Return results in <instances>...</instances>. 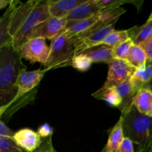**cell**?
I'll return each instance as SVG.
<instances>
[{
	"label": "cell",
	"mask_w": 152,
	"mask_h": 152,
	"mask_svg": "<svg viewBox=\"0 0 152 152\" xmlns=\"http://www.w3.org/2000/svg\"><path fill=\"white\" fill-rule=\"evenodd\" d=\"M130 38L129 30L114 31L107 36L102 44L107 45L111 46V47H114V46L126 41Z\"/></svg>",
	"instance_id": "cell-24"
},
{
	"label": "cell",
	"mask_w": 152,
	"mask_h": 152,
	"mask_svg": "<svg viewBox=\"0 0 152 152\" xmlns=\"http://www.w3.org/2000/svg\"><path fill=\"white\" fill-rule=\"evenodd\" d=\"M108 65V77L99 91L114 88L123 82L130 79L136 71V68L130 65L129 62L121 59H113Z\"/></svg>",
	"instance_id": "cell-5"
},
{
	"label": "cell",
	"mask_w": 152,
	"mask_h": 152,
	"mask_svg": "<svg viewBox=\"0 0 152 152\" xmlns=\"http://www.w3.org/2000/svg\"><path fill=\"white\" fill-rule=\"evenodd\" d=\"M151 118H152V117H151Z\"/></svg>",
	"instance_id": "cell-35"
},
{
	"label": "cell",
	"mask_w": 152,
	"mask_h": 152,
	"mask_svg": "<svg viewBox=\"0 0 152 152\" xmlns=\"http://www.w3.org/2000/svg\"><path fill=\"white\" fill-rule=\"evenodd\" d=\"M114 88H115L117 94L122 99V104L119 107L122 114L129 111L131 108H133V99L136 95L137 91L134 88L131 78L123 82V83L117 86Z\"/></svg>",
	"instance_id": "cell-15"
},
{
	"label": "cell",
	"mask_w": 152,
	"mask_h": 152,
	"mask_svg": "<svg viewBox=\"0 0 152 152\" xmlns=\"http://www.w3.org/2000/svg\"><path fill=\"white\" fill-rule=\"evenodd\" d=\"M94 97L98 99H102L108 102L110 105L119 108L122 104L121 98L119 96L115 88H110L105 91H99L92 94Z\"/></svg>",
	"instance_id": "cell-23"
},
{
	"label": "cell",
	"mask_w": 152,
	"mask_h": 152,
	"mask_svg": "<svg viewBox=\"0 0 152 152\" xmlns=\"http://www.w3.org/2000/svg\"><path fill=\"white\" fill-rule=\"evenodd\" d=\"M83 54L90 58L93 62L109 63L113 57V47L105 44H100L83 51Z\"/></svg>",
	"instance_id": "cell-18"
},
{
	"label": "cell",
	"mask_w": 152,
	"mask_h": 152,
	"mask_svg": "<svg viewBox=\"0 0 152 152\" xmlns=\"http://www.w3.org/2000/svg\"><path fill=\"white\" fill-rule=\"evenodd\" d=\"M8 108V106H4L0 108V137H7L13 138L15 132H13L11 129H9L1 120V116L3 115L4 113L6 112Z\"/></svg>",
	"instance_id": "cell-28"
},
{
	"label": "cell",
	"mask_w": 152,
	"mask_h": 152,
	"mask_svg": "<svg viewBox=\"0 0 152 152\" xmlns=\"http://www.w3.org/2000/svg\"><path fill=\"white\" fill-rule=\"evenodd\" d=\"M0 152H27L15 142L13 138L0 137Z\"/></svg>",
	"instance_id": "cell-27"
},
{
	"label": "cell",
	"mask_w": 152,
	"mask_h": 152,
	"mask_svg": "<svg viewBox=\"0 0 152 152\" xmlns=\"http://www.w3.org/2000/svg\"><path fill=\"white\" fill-rule=\"evenodd\" d=\"M128 62L136 69L147 64V56L142 46L133 45L129 53Z\"/></svg>",
	"instance_id": "cell-22"
},
{
	"label": "cell",
	"mask_w": 152,
	"mask_h": 152,
	"mask_svg": "<svg viewBox=\"0 0 152 152\" xmlns=\"http://www.w3.org/2000/svg\"><path fill=\"white\" fill-rule=\"evenodd\" d=\"M114 25H115V24L105 25V26L102 27V28L95 31L94 32L90 34L88 37L83 39L74 42H72L74 47H75L76 56L82 53L87 49L102 44L107 36L114 31H115Z\"/></svg>",
	"instance_id": "cell-9"
},
{
	"label": "cell",
	"mask_w": 152,
	"mask_h": 152,
	"mask_svg": "<svg viewBox=\"0 0 152 152\" xmlns=\"http://www.w3.org/2000/svg\"><path fill=\"white\" fill-rule=\"evenodd\" d=\"M151 152H152V151H151Z\"/></svg>",
	"instance_id": "cell-37"
},
{
	"label": "cell",
	"mask_w": 152,
	"mask_h": 152,
	"mask_svg": "<svg viewBox=\"0 0 152 152\" xmlns=\"http://www.w3.org/2000/svg\"><path fill=\"white\" fill-rule=\"evenodd\" d=\"M102 10L97 4V0H86L83 3L71 10L65 20H82L99 14Z\"/></svg>",
	"instance_id": "cell-12"
},
{
	"label": "cell",
	"mask_w": 152,
	"mask_h": 152,
	"mask_svg": "<svg viewBox=\"0 0 152 152\" xmlns=\"http://www.w3.org/2000/svg\"><path fill=\"white\" fill-rule=\"evenodd\" d=\"M134 106L140 114L152 117V90L146 87L140 89L133 99Z\"/></svg>",
	"instance_id": "cell-17"
},
{
	"label": "cell",
	"mask_w": 152,
	"mask_h": 152,
	"mask_svg": "<svg viewBox=\"0 0 152 152\" xmlns=\"http://www.w3.org/2000/svg\"><path fill=\"white\" fill-rule=\"evenodd\" d=\"M134 88L137 93L140 89L148 87L152 80V64L147 63L144 66L137 68L131 77Z\"/></svg>",
	"instance_id": "cell-20"
},
{
	"label": "cell",
	"mask_w": 152,
	"mask_h": 152,
	"mask_svg": "<svg viewBox=\"0 0 152 152\" xmlns=\"http://www.w3.org/2000/svg\"><path fill=\"white\" fill-rule=\"evenodd\" d=\"M129 31L132 32L130 33V37L134 44L143 46L152 38V19H148L143 25Z\"/></svg>",
	"instance_id": "cell-21"
},
{
	"label": "cell",
	"mask_w": 152,
	"mask_h": 152,
	"mask_svg": "<svg viewBox=\"0 0 152 152\" xmlns=\"http://www.w3.org/2000/svg\"><path fill=\"white\" fill-rule=\"evenodd\" d=\"M47 72L45 69H37L34 71H28L26 69L23 68L21 71L16 82V87H17V93L16 96L13 99L12 104L14 103L16 101L19 100L20 98L25 96L27 93L31 91V90L37 87L39 83L41 82L44 77L45 74Z\"/></svg>",
	"instance_id": "cell-7"
},
{
	"label": "cell",
	"mask_w": 152,
	"mask_h": 152,
	"mask_svg": "<svg viewBox=\"0 0 152 152\" xmlns=\"http://www.w3.org/2000/svg\"><path fill=\"white\" fill-rule=\"evenodd\" d=\"M39 1L37 0H31V1H26L25 3H20L16 10H14L13 16H12L11 22L10 25V34L13 37L16 34L18 30L20 28L23 22L31 13L33 9L35 7Z\"/></svg>",
	"instance_id": "cell-13"
},
{
	"label": "cell",
	"mask_w": 152,
	"mask_h": 152,
	"mask_svg": "<svg viewBox=\"0 0 152 152\" xmlns=\"http://www.w3.org/2000/svg\"><path fill=\"white\" fill-rule=\"evenodd\" d=\"M13 140L19 147L27 152L37 151L41 146L43 141V139H42L37 132L28 128L15 132Z\"/></svg>",
	"instance_id": "cell-10"
},
{
	"label": "cell",
	"mask_w": 152,
	"mask_h": 152,
	"mask_svg": "<svg viewBox=\"0 0 152 152\" xmlns=\"http://www.w3.org/2000/svg\"><path fill=\"white\" fill-rule=\"evenodd\" d=\"M125 137L137 145V152L152 151V118L140 114L134 106L121 114Z\"/></svg>",
	"instance_id": "cell-2"
},
{
	"label": "cell",
	"mask_w": 152,
	"mask_h": 152,
	"mask_svg": "<svg viewBox=\"0 0 152 152\" xmlns=\"http://www.w3.org/2000/svg\"><path fill=\"white\" fill-rule=\"evenodd\" d=\"M50 17L48 1H39L32 11L13 37L12 46L19 52V49L28 41L30 33L41 22Z\"/></svg>",
	"instance_id": "cell-4"
},
{
	"label": "cell",
	"mask_w": 152,
	"mask_h": 152,
	"mask_svg": "<svg viewBox=\"0 0 152 152\" xmlns=\"http://www.w3.org/2000/svg\"><path fill=\"white\" fill-rule=\"evenodd\" d=\"M134 42L132 39H129L126 41L113 47V57L114 59H121L128 62L129 53L133 46Z\"/></svg>",
	"instance_id": "cell-25"
},
{
	"label": "cell",
	"mask_w": 152,
	"mask_h": 152,
	"mask_svg": "<svg viewBox=\"0 0 152 152\" xmlns=\"http://www.w3.org/2000/svg\"><path fill=\"white\" fill-rule=\"evenodd\" d=\"M66 24L65 19L51 17L39 24L28 35V41L36 38L53 39L59 35Z\"/></svg>",
	"instance_id": "cell-8"
},
{
	"label": "cell",
	"mask_w": 152,
	"mask_h": 152,
	"mask_svg": "<svg viewBox=\"0 0 152 152\" xmlns=\"http://www.w3.org/2000/svg\"><path fill=\"white\" fill-rule=\"evenodd\" d=\"M142 47L146 53L147 63L152 64V38Z\"/></svg>",
	"instance_id": "cell-32"
},
{
	"label": "cell",
	"mask_w": 152,
	"mask_h": 152,
	"mask_svg": "<svg viewBox=\"0 0 152 152\" xmlns=\"http://www.w3.org/2000/svg\"><path fill=\"white\" fill-rule=\"evenodd\" d=\"M98 20H99V14L82 20H66L65 26L59 34H64L71 38L87 31Z\"/></svg>",
	"instance_id": "cell-16"
},
{
	"label": "cell",
	"mask_w": 152,
	"mask_h": 152,
	"mask_svg": "<svg viewBox=\"0 0 152 152\" xmlns=\"http://www.w3.org/2000/svg\"><path fill=\"white\" fill-rule=\"evenodd\" d=\"M53 132V129L48 123H45L42 126H39L37 130V133L41 137L42 139H46V138L51 137Z\"/></svg>",
	"instance_id": "cell-29"
},
{
	"label": "cell",
	"mask_w": 152,
	"mask_h": 152,
	"mask_svg": "<svg viewBox=\"0 0 152 152\" xmlns=\"http://www.w3.org/2000/svg\"><path fill=\"white\" fill-rule=\"evenodd\" d=\"M148 19H152V13H151V15H150V16H149V18H148Z\"/></svg>",
	"instance_id": "cell-34"
},
{
	"label": "cell",
	"mask_w": 152,
	"mask_h": 152,
	"mask_svg": "<svg viewBox=\"0 0 152 152\" xmlns=\"http://www.w3.org/2000/svg\"><path fill=\"white\" fill-rule=\"evenodd\" d=\"M124 137L123 129V118L120 117L117 123L110 132L108 142L102 149V152H117Z\"/></svg>",
	"instance_id": "cell-19"
},
{
	"label": "cell",
	"mask_w": 152,
	"mask_h": 152,
	"mask_svg": "<svg viewBox=\"0 0 152 152\" xmlns=\"http://www.w3.org/2000/svg\"><path fill=\"white\" fill-rule=\"evenodd\" d=\"M19 4V1H11L6 11L0 17V50L12 44L13 37L10 34V22L14 10Z\"/></svg>",
	"instance_id": "cell-11"
},
{
	"label": "cell",
	"mask_w": 152,
	"mask_h": 152,
	"mask_svg": "<svg viewBox=\"0 0 152 152\" xmlns=\"http://www.w3.org/2000/svg\"><path fill=\"white\" fill-rule=\"evenodd\" d=\"M36 152H56L53 148L52 144V137H50L46 139H43L41 146L36 151Z\"/></svg>",
	"instance_id": "cell-30"
},
{
	"label": "cell",
	"mask_w": 152,
	"mask_h": 152,
	"mask_svg": "<svg viewBox=\"0 0 152 152\" xmlns=\"http://www.w3.org/2000/svg\"><path fill=\"white\" fill-rule=\"evenodd\" d=\"M92 63L93 62L90 58L88 57L86 55L83 54V53H80V54L74 56L71 66L74 67L77 71L85 72L91 67Z\"/></svg>",
	"instance_id": "cell-26"
},
{
	"label": "cell",
	"mask_w": 152,
	"mask_h": 152,
	"mask_svg": "<svg viewBox=\"0 0 152 152\" xmlns=\"http://www.w3.org/2000/svg\"><path fill=\"white\" fill-rule=\"evenodd\" d=\"M86 0H50L48 3L49 13L51 17L65 19L68 13Z\"/></svg>",
	"instance_id": "cell-14"
},
{
	"label": "cell",
	"mask_w": 152,
	"mask_h": 152,
	"mask_svg": "<svg viewBox=\"0 0 152 152\" xmlns=\"http://www.w3.org/2000/svg\"><path fill=\"white\" fill-rule=\"evenodd\" d=\"M75 56V47L71 38L64 34H59L51 40L50 54L43 65L44 69L48 71L51 69L72 65Z\"/></svg>",
	"instance_id": "cell-3"
},
{
	"label": "cell",
	"mask_w": 152,
	"mask_h": 152,
	"mask_svg": "<svg viewBox=\"0 0 152 152\" xmlns=\"http://www.w3.org/2000/svg\"><path fill=\"white\" fill-rule=\"evenodd\" d=\"M34 152H36V151H34Z\"/></svg>",
	"instance_id": "cell-36"
},
{
	"label": "cell",
	"mask_w": 152,
	"mask_h": 152,
	"mask_svg": "<svg viewBox=\"0 0 152 152\" xmlns=\"http://www.w3.org/2000/svg\"><path fill=\"white\" fill-rule=\"evenodd\" d=\"M19 53L21 59H26L32 63L39 62L44 65L50 54V47L46 44L45 39H32L21 47Z\"/></svg>",
	"instance_id": "cell-6"
},
{
	"label": "cell",
	"mask_w": 152,
	"mask_h": 152,
	"mask_svg": "<svg viewBox=\"0 0 152 152\" xmlns=\"http://www.w3.org/2000/svg\"><path fill=\"white\" fill-rule=\"evenodd\" d=\"M117 152H134L133 142L129 138L124 137Z\"/></svg>",
	"instance_id": "cell-31"
},
{
	"label": "cell",
	"mask_w": 152,
	"mask_h": 152,
	"mask_svg": "<svg viewBox=\"0 0 152 152\" xmlns=\"http://www.w3.org/2000/svg\"><path fill=\"white\" fill-rule=\"evenodd\" d=\"M10 2L11 1H9V0H0V10L6 7H8Z\"/></svg>",
	"instance_id": "cell-33"
},
{
	"label": "cell",
	"mask_w": 152,
	"mask_h": 152,
	"mask_svg": "<svg viewBox=\"0 0 152 152\" xmlns=\"http://www.w3.org/2000/svg\"><path fill=\"white\" fill-rule=\"evenodd\" d=\"M21 59L12 44L0 50V108L10 107L16 96V82L21 71L25 68Z\"/></svg>",
	"instance_id": "cell-1"
}]
</instances>
